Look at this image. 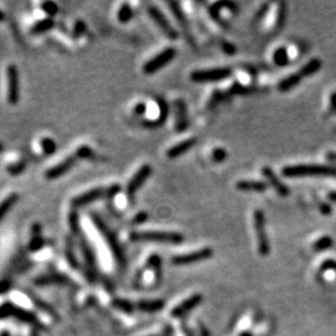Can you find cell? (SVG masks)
<instances>
[{"mask_svg": "<svg viewBox=\"0 0 336 336\" xmlns=\"http://www.w3.org/2000/svg\"><path fill=\"white\" fill-rule=\"evenodd\" d=\"M226 156H227V152L223 150V148H217V150L213 151V153H212L213 159H214V161H217V162L224 161Z\"/></svg>", "mask_w": 336, "mask_h": 336, "instance_id": "37", "label": "cell"}, {"mask_svg": "<svg viewBox=\"0 0 336 336\" xmlns=\"http://www.w3.org/2000/svg\"><path fill=\"white\" fill-rule=\"evenodd\" d=\"M85 27H86L85 22H83V21H77L76 25H75V27H74V32H72V34H74L75 38H78V36H80L81 34H83V32H85Z\"/></svg>", "mask_w": 336, "mask_h": 336, "instance_id": "38", "label": "cell"}, {"mask_svg": "<svg viewBox=\"0 0 336 336\" xmlns=\"http://www.w3.org/2000/svg\"><path fill=\"white\" fill-rule=\"evenodd\" d=\"M8 78V102L16 105L19 101V74L15 65H9L7 70Z\"/></svg>", "mask_w": 336, "mask_h": 336, "instance_id": "11", "label": "cell"}, {"mask_svg": "<svg viewBox=\"0 0 336 336\" xmlns=\"http://www.w3.org/2000/svg\"><path fill=\"white\" fill-rule=\"evenodd\" d=\"M114 304L116 305V306L119 307V309L123 310V312H127V313L132 312V305H131V302H128V301H126V300H121V299H120V300L115 301Z\"/></svg>", "mask_w": 336, "mask_h": 336, "instance_id": "36", "label": "cell"}, {"mask_svg": "<svg viewBox=\"0 0 336 336\" xmlns=\"http://www.w3.org/2000/svg\"><path fill=\"white\" fill-rule=\"evenodd\" d=\"M76 161H77V157L75 156V153L72 156L66 157L64 161L60 162V163L55 164L54 167L49 168V170L45 172V177L49 179V181L61 177V176L65 175V173L69 172V171L75 166Z\"/></svg>", "mask_w": 336, "mask_h": 336, "instance_id": "12", "label": "cell"}, {"mask_svg": "<svg viewBox=\"0 0 336 336\" xmlns=\"http://www.w3.org/2000/svg\"><path fill=\"white\" fill-rule=\"evenodd\" d=\"M153 336H158V335H153Z\"/></svg>", "mask_w": 336, "mask_h": 336, "instance_id": "49", "label": "cell"}, {"mask_svg": "<svg viewBox=\"0 0 336 336\" xmlns=\"http://www.w3.org/2000/svg\"><path fill=\"white\" fill-rule=\"evenodd\" d=\"M54 25H55V21L52 20L51 18L43 19V20L35 22V24L33 25L32 29H30V34H32V35H40V34L46 33L47 30H50L51 27H54Z\"/></svg>", "mask_w": 336, "mask_h": 336, "instance_id": "24", "label": "cell"}, {"mask_svg": "<svg viewBox=\"0 0 336 336\" xmlns=\"http://www.w3.org/2000/svg\"><path fill=\"white\" fill-rule=\"evenodd\" d=\"M24 168H25V161L20 159L18 163H13L10 164V166H8V172L13 176H18L24 171Z\"/></svg>", "mask_w": 336, "mask_h": 336, "instance_id": "31", "label": "cell"}, {"mask_svg": "<svg viewBox=\"0 0 336 336\" xmlns=\"http://www.w3.org/2000/svg\"><path fill=\"white\" fill-rule=\"evenodd\" d=\"M329 198H330V201H332V202H336V192H331V193H329Z\"/></svg>", "mask_w": 336, "mask_h": 336, "instance_id": "45", "label": "cell"}, {"mask_svg": "<svg viewBox=\"0 0 336 336\" xmlns=\"http://www.w3.org/2000/svg\"><path fill=\"white\" fill-rule=\"evenodd\" d=\"M237 188L243 192H265L268 188L267 183L262 181H239L237 183Z\"/></svg>", "mask_w": 336, "mask_h": 336, "instance_id": "19", "label": "cell"}, {"mask_svg": "<svg viewBox=\"0 0 336 336\" xmlns=\"http://www.w3.org/2000/svg\"><path fill=\"white\" fill-rule=\"evenodd\" d=\"M18 200H19L18 193H11V194L8 195L5 200H3L2 203H0V222H2L3 218L9 213L10 209L15 206Z\"/></svg>", "mask_w": 336, "mask_h": 336, "instance_id": "23", "label": "cell"}, {"mask_svg": "<svg viewBox=\"0 0 336 336\" xmlns=\"http://www.w3.org/2000/svg\"><path fill=\"white\" fill-rule=\"evenodd\" d=\"M330 111L336 114V92L330 96Z\"/></svg>", "mask_w": 336, "mask_h": 336, "instance_id": "40", "label": "cell"}, {"mask_svg": "<svg viewBox=\"0 0 336 336\" xmlns=\"http://www.w3.org/2000/svg\"><path fill=\"white\" fill-rule=\"evenodd\" d=\"M332 245H334V240H332V238L323 237V238H320V239L316 240V242L314 243L313 246L316 251H324V250H327V249Z\"/></svg>", "mask_w": 336, "mask_h": 336, "instance_id": "28", "label": "cell"}, {"mask_svg": "<svg viewBox=\"0 0 336 336\" xmlns=\"http://www.w3.org/2000/svg\"><path fill=\"white\" fill-rule=\"evenodd\" d=\"M40 145H41V148H43V152L46 156L54 155L55 153L56 144H55L54 139L49 138V137H44V138H41Z\"/></svg>", "mask_w": 336, "mask_h": 336, "instance_id": "29", "label": "cell"}, {"mask_svg": "<svg viewBox=\"0 0 336 336\" xmlns=\"http://www.w3.org/2000/svg\"><path fill=\"white\" fill-rule=\"evenodd\" d=\"M43 245H44V238H41L40 235H36V237L33 238L32 242H30L29 249L33 251H36L39 250V249H41V246Z\"/></svg>", "mask_w": 336, "mask_h": 336, "instance_id": "33", "label": "cell"}, {"mask_svg": "<svg viewBox=\"0 0 336 336\" xmlns=\"http://www.w3.org/2000/svg\"><path fill=\"white\" fill-rule=\"evenodd\" d=\"M69 226L71 229L72 234L80 233V220H78V214L76 209H71L69 214Z\"/></svg>", "mask_w": 336, "mask_h": 336, "instance_id": "27", "label": "cell"}, {"mask_svg": "<svg viewBox=\"0 0 336 336\" xmlns=\"http://www.w3.org/2000/svg\"><path fill=\"white\" fill-rule=\"evenodd\" d=\"M231 74L232 70L228 67H215V69L193 71L189 77L194 82H217V81L229 77Z\"/></svg>", "mask_w": 336, "mask_h": 336, "instance_id": "5", "label": "cell"}, {"mask_svg": "<svg viewBox=\"0 0 336 336\" xmlns=\"http://www.w3.org/2000/svg\"><path fill=\"white\" fill-rule=\"evenodd\" d=\"M2 151H3V144L0 142V152H2Z\"/></svg>", "mask_w": 336, "mask_h": 336, "instance_id": "47", "label": "cell"}, {"mask_svg": "<svg viewBox=\"0 0 336 336\" xmlns=\"http://www.w3.org/2000/svg\"><path fill=\"white\" fill-rule=\"evenodd\" d=\"M321 66H323V63H321L319 59H313V60L309 61V63H307L306 65L302 67V69L299 70V72H300L302 77L312 76V75L316 74V72L320 70Z\"/></svg>", "mask_w": 336, "mask_h": 336, "instance_id": "25", "label": "cell"}, {"mask_svg": "<svg viewBox=\"0 0 336 336\" xmlns=\"http://www.w3.org/2000/svg\"><path fill=\"white\" fill-rule=\"evenodd\" d=\"M5 316H16L22 321H26L30 324H36L35 316L33 314L25 312V310L20 309L18 306H14V305L5 304L3 306H0V318H5Z\"/></svg>", "mask_w": 336, "mask_h": 336, "instance_id": "14", "label": "cell"}, {"mask_svg": "<svg viewBox=\"0 0 336 336\" xmlns=\"http://www.w3.org/2000/svg\"><path fill=\"white\" fill-rule=\"evenodd\" d=\"M202 300H203V296H202L201 294H194V295L187 298L184 301L179 302L177 306L173 307V310L171 312V315H172L173 318H181V316H184L186 314L192 312L195 306H198V305L202 302Z\"/></svg>", "mask_w": 336, "mask_h": 336, "instance_id": "13", "label": "cell"}, {"mask_svg": "<svg viewBox=\"0 0 336 336\" xmlns=\"http://www.w3.org/2000/svg\"><path fill=\"white\" fill-rule=\"evenodd\" d=\"M66 258H67V260H69V263L71 267H74V268L78 267L77 259H76V257H75L74 250H72L71 245L70 244H67V246H66Z\"/></svg>", "mask_w": 336, "mask_h": 336, "instance_id": "34", "label": "cell"}, {"mask_svg": "<svg viewBox=\"0 0 336 336\" xmlns=\"http://www.w3.org/2000/svg\"><path fill=\"white\" fill-rule=\"evenodd\" d=\"M75 156L77 157V159H91L94 158V152L88 146H81L76 150Z\"/></svg>", "mask_w": 336, "mask_h": 336, "instance_id": "30", "label": "cell"}, {"mask_svg": "<svg viewBox=\"0 0 336 336\" xmlns=\"http://www.w3.org/2000/svg\"><path fill=\"white\" fill-rule=\"evenodd\" d=\"M41 9H43L45 11V13L47 14V15L54 16L55 14L58 13L59 8H58V5L55 4V3H52V2H45V3H43V4H41Z\"/></svg>", "mask_w": 336, "mask_h": 336, "instance_id": "32", "label": "cell"}, {"mask_svg": "<svg viewBox=\"0 0 336 336\" xmlns=\"http://www.w3.org/2000/svg\"><path fill=\"white\" fill-rule=\"evenodd\" d=\"M164 306L163 300H142L137 302V307L146 313L159 312Z\"/></svg>", "mask_w": 336, "mask_h": 336, "instance_id": "22", "label": "cell"}, {"mask_svg": "<svg viewBox=\"0 0 336 336\" xmlns=\"http://www.w3.org/2000/svg\"><path fill=\"white\" fill-rule=\"evenodd\" d=\"M274 59H275V63L278 64V65H285L288 61V58H287V51H285L284 49H279L278 51L275 52V56H274Z\"/></svg>", "mask_w": 336, "mask_h": 336, "instance_id": "35", "label": "cell"}, {"mask_svg": "<svg viewBox=\"0 0 336 336\" xmlns=\"http://www.w3.org/2000/svg\"><path fill=\"white\" fill-rule=\"evenodd\" d=\"M240 336H251V335H249V334H246V332H244V334H242Z\"/></svg>", "mask_w": 336, "mask_h": 336, "instance_id": "48", "label": "cell"}, {"mask_svg": "<svg viewBox=\"0 0 336 336\" xmlns=\"http://www.w3.org/2000/svg\"><path fill=\"white\" fill-rule=\"evenodd\" d=\"M35 283L38 285H49V284H67L69 280L66 276L60 275V274H49V275H43L39 276L35 280Z\"/></svg>", "mask_w": 336, "mask_h": 336, "instance_id": "21", "label": "cell"}, {"mask_svg": "<svg viewBox=\"0 0 336 336\" xmlns=\"http://www.w3.org/2000/svg\"><path fill=\"white\" fill-rule=\"evenodd\" d=\"M321 212L325 213V214H329L330 212H331V209H330L329 206H326V204H321Z\"/></svg>", "mask_w": 336, "mask_h": 336, "instance_id": "44", "label": "cell"}, {"mask_svg": "<svg viewBox=\"0 0 336 336\" xmlns=\"http://www.w3.org/2000/svg\"><path fill=\"white\" fill-rule=\"evenodd\" d=\"M195 144H197V139L195 138L184 139V141L179 142V144L175 145L173 147H171L170 150L167 151V157L168 158H172V159L177 158V157L188 152L190 148H192Z\"/></svg>", "mask_w": 336, "mask_h": 336, "instance_id": "18", "label": "cell"}, {"mask_svg": "<svg viewBox=\"0 0 336 336\" xmlns=\"http://www.w3.org/2000/svg\"><path fill=\"white\" fill-rule=\"evenodd\" d=\"M91 218L92 220H94L95 226H96V228L99 229V232L101 234L105 237L106 239V243H107L108 246H110L112 254L115 256V259H116V262L119 263L120 267H125L126 265V258H125V253H123L121 245H120L119 240H117L116 235L114 234V232H111V229L108 228L107 226H106V223L103 222L102 219L99 217V215L96 214H91Z\"/></svg>", "mask_w": 336, "mask_h": 336, "instance_id": "3", "label": "cell"}, {"mask_svg": "<svg viewBox=\"0 0 336 336\" xmlns=\"http://www.w3.org/2000/svg\"><path fill=\"white\" fill-rule=\"evenodd\" d=\"M302 78H304V77L301 76L300 72H296V74L289 75V76L285 77L284 80H282L279 82V85H278L279 91H282V92L289 91V90L295 88L296 85H299V83L301 82Z\"/></svg>", "mask_w": 336, "mask_h": 336, "instance_id": "20", "label": "cell"}, {"mask_svg": "<svg viewBox=\"0 0 336 336\" xmlns=\"http://www.w3.org/2000/svg\"><path fill=\"white\" fill-rule=\"evenodd\" d=\"M9 287H10V284H9V282H0V293H4V291H7L8 289H9Z\"/></svg>", "mask_w": 336, "mask_h": 336, "instance_id": "42", "label": "cell"}, {"mask_svg": "<svg viewBox=\"0 0 336 336\" xmlns=\"http://www.w3.org/2000/svg\"><path fill=\"white\" fill-rule=\"evenodd\" d=\"M151 175H152V167H151L150 164H144V166H141L138 170H137V172L134 173L133 177L130 179V182H128L127 189H126L127 190L128 198H130L131 201L133 200L137 190L144 186L146 181H147Z\"/></svg>", "mask_w": 336, "mask_h": 336, "instance_id": "8", "label": "cell"}, {"mask_svg": "<svg viewBox=\"0 0 336 336\" xmlns=\"http://www.w3.org/2000/svg\"><path fill=\"white\" fill-rule=\"evenodd\" d=\"M176 107V130L183 132L188 127V117H187L186 103L182 100H177L175 103Z\"/></svg>", "mask_w": 336, "mask_h": 336, "instance_id": "16", "label": "cell"}, {"mask_svg": "<svg viewBox=\"0 0 336 336\" xmlns=\"http://www.w3.org/2000/svg\"><path fill=\"white\" fill-rule=\"evenodd\" d=\"M254 228H256L258 250L260 256H268L270 253V244H269L267 231H265V215L264 212L257 209L254 212Z\"/></svg>", "mask_w": 336, "mask_h": 336, "instance_id": "4", "label": "cell"}, {"mask_svg": "<svg viewBox=\"0 0 336 336\" xmlns=\"http://www.w3.org/2000/svg\"><path fill=\"white\" fill-rule=\"evenodd\" d=\"M285 177H306V176H332L336 177V167L323 164H296L283 170Z\"/></svg>", "mask_w": 336, "mask_h": 336, "instance_id": "1", "label": "cell"}, {"mask_svg": "<svg viewBox=\"0 0 336 336\" xmlns=\"http://www.w3.org/2000/svg\"><path fill=\"white\" fill-rule=\"evenodd\" d=\"M130 238L132 242L164 243V244H179L183 242V235L175 232H132Z\"/></svg>", "mask_w": 336, "mask_h": 336, "instance_id": "2", "label": "cell"}, {"mask_svg": "<svg viewBox=\"0 0 336 336\" xmlns=\"http://www.w3.org/2000/svg\"><path fill=\"white\" fill-rule=\"evenodd\" d=\"M263 175H264V177L268 179L269 183L271 184V187L276 190L278 194L283 195V197H287V195L289 194V188H288V187L285 186L282 181H280V179L278 178V176L274 173L273 170H270L269 167H264L263 168Z\"/></svg>", "mask_w": 336, "mask_h": 336, "instance_id": "17", "label": "cell"}, {"mask_svg": "<svg viewBox=\"0 0 336 336\" xmlns=\"http://www.w3.org/2000/svg\"><path fill=\"white\" fill-rule=\"evenodd\" d=\"M147 218H148L147 213H146V212H139L138 214H136L133 217L132 223L133 224H142V223H145L146 220H147Z\"/></svg>", "mask_w": 336, "mask_h": 336, "instance_id": "39", "label": "cell"}, {"mask_svg": "<svg viewBox=\"0 0 336 336\" xmlns=\"http://www.w3.org/2000/svg\"><path fill=\"white\" fill-rule=\"evenodd\" d=\"M4 18H5L4 13H3V11H0V21H3V20H4Z\"/></svg>", "mask_w": 336, "mask_h": 336, "instance_id": "46", "label": "cell"}, {"mask_svg": "<svg viewBox=\"0 0 336 336\" xmlns=\"http://www.w3.org/2000/svg\"><path fill=\"white\" fill-rule=\"evenodd\" d=\"M198 326H200V331L202 336H209V331L206 329V326H204L203 324L198 323Z\"/></svg>", "mask_w": 336, "mask_h": 336, "instance_id": "43", "label": "cell"}, {"mask_svg": "<svg viewBox=\"0 0 336 336\" xmlns=\"http://www.w3.org/2000/svg\"><path fill=\"white\" fill-rule=\"evenodd\" d=\"M176 54H177V51H176L175 47H167V49H164L163 51L157 54L155 58H152L145 64L144 72L147 75L155 74L159 69H162V67L166 66L167 64H170L171 61L175 59Z\"/></svg>", "mask_w": 336, "mask_h": 336, "instance_id": "6", "label": "cell"}, {"mask_svg": "<svg viewBox=\"0 0 336 336\" xmlns=\"http://www.w3.org/2000/svg\"><path fill=\"white\" fill-rule=\"evenodd\" d=\"M106 194H107V189L106 188H101V187H99V188H92L88 190V192H83L81 193V194L76 195L75 198H72L71 206L74 209L89 206V204L99 201L101 197H103V195Z\"/></svg>", "mask_w": 336, "mask_h": 336, "instance_id": "10", "label": "cell"}, {"mask_svg": "<svg viewBox=\"0 0 336 336\" xmlns=\"http://www.w3.org/2000/svg\"><path fill=\"white\" fill-rule=\"evenodd\" d=\"M148 14H150L152 20L156 22L157 26L161 29V32L163 33L168 39H171V40H176V39L178 38V33L173 29L172 25L168 22L167 18L161 13V10H159L158 8L153 7L152 5V7L148 8Z\"/></svg>", "mask_w": 336, "mask_h": 336, "instance_id": "9", "label": "cell"}, {"mask_svg": "<svg viewBox=\"0 0 336 336\" xmlns=\"http://www.w3.org/2000/svg\"><path fill=\"white\" fill-rule=\"evenodd\" d=\"M132 16H133V10L128 4H123L122 7L120 8L119 14H117V18H119L120 22H128L131 20Z\"/></svg>", "mask_w": 336, "mask_h": 336, "instance_id": "26", "label": "cell"}, {"mask_svg": "<svg viewBox=\"0 0 336 336\" xmlns=\"http://www.w3.org/2000/svg\"><path fill=\"white\" fill-rule=\"evenodd\" d=\"M145 108H146V106L144 105V103H138V105L134 107V112H136L137 115H142L145 112Z\"/></svg>", "mask_w": 336, "mask_h": 336, "instance_id": "41", "label": "cell"}, {"mask_svg": "<svg viewBox=\"0 0 336 336\" xmlns=\"http://www.w3.org/2000/svg\"><path fill=\"white\" fill-rule=\"evenodd\" d=\"M81 250H82L83 257H85L86 267H88V276L90 282H95L96 278V270H95V256L92 251L91 246L86 242L85 238L81 239Z\"/></svg>", "mask_w": 336, "mask_h": 336, "instance_id": "15", "label": "cell"}, {"mask_svg": "<svg viewBox=\"0 0 336 336\" xmlns=\"http://www.w3.org/2000/svg\"><path fill=\"white\" fill-rule=\"evenodd\" d=\"M211 257H213V250L211 248H202L200 250L192 251V253L175 256L171 259V263H172L173 265H188L203 262V260L209 259Z\"/></svg>", "mask_w": 336, "mask_h": 336, "instance_id": "7", "label": "cell"}]
</instances>
